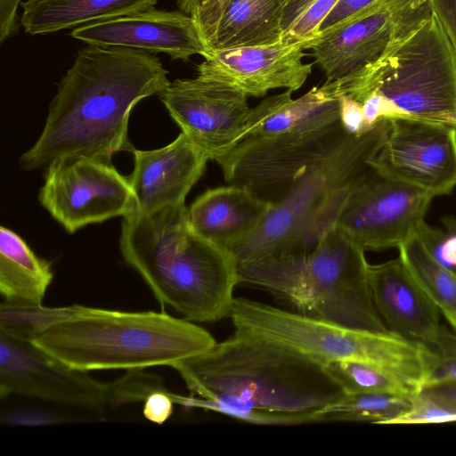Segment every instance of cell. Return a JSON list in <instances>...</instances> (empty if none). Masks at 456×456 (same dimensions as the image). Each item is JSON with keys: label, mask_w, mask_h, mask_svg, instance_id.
I'll list each match as a JSON object with an SVG mask.
<instances>
[{"label": "cell", "mask_w": 456, "mask_h": 456, "mask_svg": "<svg viewBox=\"0 0 456 456\" xmlns=\"http://www.w3.org/2000/svg\"><path fill=\"white\" fill-rule=\"evenodd\" d=\"M153 53L123 46L86 44L58 83L44 128L20 158L23 170L46 169L53 161L86 157L111 163L133 151L129 118L142 99L170 84Z\"/></svg>", "instance_id": "cell-1"}, {"label": "cell", "mask_w": 456, "mask_h": 456, "mask_svg": "<svg viewBox=\"0 0 456 456\" xmlns=\"http://www.w3.org/2000/svg\"><path fill=\"white\" fill-rule=\"evenodd\" d=\"M342 93L339 80L326 81L298 98L285 90L250 108L238 142L215 160L226 183L274 203L350 135L339 115Z\"/></svg>", "instance_id": "cell-2"}, {"label": "cell", "mask_w": 456, "mask_h": 456, "mask_svg": "<svg viewBox=\"0 0 456 456\" xmlns=\"http://www.w3.org/2000/svg\"><path fill=\"white\" fill-rule=\"evenodd\" d=\"M185 204L123 217L119 248L162 304L193 322L229 317L239 264L230 249L189 226Z\"/></svg>", "instance_id": "cell-3"}, {"label": "cell", "mask_w": 456, "mask_h": 456, "mask_svg": "<svg viewBox=\"0 0 456 456\" xmlns=\"http://www.w3.org/2000/svg\"><path fill=\"white\" fill-rule=\"evenodd\" d=\"M171 367L192 395H228L280 411H315L345 394L322 362L240 328Z\"/></svg>", "instance_id": "cell-4"}, {"label": "cell", "mask_w": 456, "mask_h": 456, "mask_svg": "<svg viewBox=\"0 0 456 456\" xmlns=\"http://www.w3.org/2000/svg\"><path fill=\"white\" fill-rule=\"evenodd\" d=\"M216 339L186 319L153 311L124 312L80 305L67 318L40 331L38 349L81 370H142L200 354Z\"/></svg>", "instance_id": "cell-5"}, {"label": "cell", "mask_w": 456, "mask_h": 456, "mask_svg": "<svg viewBox=\"0 0 456 456\" xmlns=\"http://www.w3.org/2000/svg\"><path fill=\"white\" fill-rule=\"evenodd\" d=\"M364 252L334 223L311 248L239 264L240 281L267 291L302 315L391 333L370 297Z\"/></svg>", "instance_id": "cell-6"}, {"label": "cell", "mask_w": 456, "mask_h": 456, "mask_svg": "<svg viewBox=\"0 0 456 456\" xmlns=\"http://www.w3.org/2000/svg\"><path fill=\"white\" fill-rule=\"evenodd\" d=\"M384 120L361 135H349L299 176L277 200L259 226L229 249L238 264L311 248L336 223L353 188L372 170L387 131Z\"/></svg>", "instance_id": "cell-7"}, {"label": "cell", "mask_w": 456, "mask_h": 456, "mask_svg": "<svg viewBox=\"0 0 456 456\" xmlns=\"http://www.w3.org/2000/svg\"><path fill=\"white\" fill-rule=\"evenodd\" d=\"M340 80L369 128L397 118L456 126V55L434 12L379 69Z\"/></svg>", "instance_id": "cell-8"}, {"label": "cell", "mask_w": 456, "mask_h": 456, "mask_svg": "<svg viewBox=\"0 0 456 456\" xmlns=\"http://www.w3.org/2000/svg\"><path fill=\"white\" fill-rule=\"evenodd\" d=\"M229 318L234 328L281 343L324 365L343 360L367 362L419 390L432 369L428 347L392 333L346 327L236 297Z\"/></svg>", "instance_id": "cell-9"}, {"label": "cell", "mask_w": 456, "mask_h": 456, "mask_svg": "<svg viewBox=\"0 0 456 456\" xmlns=\"http://www.w3.org/2000/svg\"><path fill=\"white\" fill-rule=\"evenodd\" d=\"M432 14L430 0H383L304 45L326 81L363 76L382 66Z\"/></svg>", "instance_id": "cell-10"}, {"label": "cell", "mask_w": 456, "mask_h": 456, "mask_svg": "<svg viewBox=\"0 0 456 456\" xmlns=\"http://www.w3.org/2000/svg\"><path fill=\"white\" fill-rule=\"evenodd\" d=\"M45 171L39 202L69 233L137 210L128 177L111 163L68 157Z\"/></svg>", "instance_id": "cell-11"}, {"label": "cell", "mask_w": 456, "mask_h": 456, "mask_svg": "<svg viewBox=\"0 0 456 456\" xmlns=\"http://www.w3.org/2000/svg\"><path fill=\"white\" fill-rule=\"evenodd\" d=\"M432 199L372 168L350 191L336 224L365 251L399 248L417 234Z\"/></svg>", "instance_id": "cell-12"}, {"label": "cell", "mask_w": 456, "mask_h": 456, "mask_svg": "<svg viewBox=\"0 0 456 456\" xmlns=\"http://www.w3.org/2000/svg\"><path fill=\"white\" fill-rule=\"evenodd\" d=\"M380 175L419 188L433 198L456 186V126L424 120L389 119L370 162Z\"/></svg>", "instance_id": "cell-13"}, {"label": "cell", "mask_w": 456, "mask_h": 456, "mask_svg": "<svg viewBox=\"0 0 456 456\" xmlns=\"http://www.w3.org/2000/svg\"><path fill=\"white\" fill-rule=\"evenodd\" d=\"M11 395L102 411L112 401V383L66 366L30 342L0 332V396Z\"/></svg>", "instance_id": "cell-14"}, {"label": "cell", "mask_w": 456, "mask_h": 456, "mask_svg": "<svg viewBox=\"0 0 456 456\" xmlns=\"http://www.w3.org/2000/svg\"><path fill=\"white\" fill-rule=\"evenodd\" d=\"M159 96L181 132L214 161L238 142L250 111L243 93L198 75L170 82Z\"/></svg>", "instance_id": "cell-15"}, {"label": "cell", "mask_w": 456, "mask_h": 456, "mask_svg": "<svg viewBox=\"0 0 456 456\" xmlns=\"http://www.w3.org/2000/svg\"><path fill=\"white\" fill-rule=\"evenodd\" d=\"M304 42L208 49L197 75L233 87L245 95L265 96L273 89L292 93L305 83L312 64L304 62Z\"/></svg>", "instance_id": "cell-16"}, {"label": "cell", "mask_w": 456, "mask_h": 456, "mask_svg": "<svg viewBox=\"0 0 456 456\" xmlns=\"http://www.w3.org/2000/svg\"><path fill=\"white\" fill-rule=\"evenodd\" d=\"M69 35L85 44L123 46L151 53H163L187 61L208 50L194 19L183 12L154 6L118 18L73 28Z\"/></svg>", "instance_id": "cell-17"}, {"label": "cell", "mask_w": 456, "mask_h": 456, "mask_svg": "<svg viewBox=\"0 0 456 456\" xmlns=\"http://www.w3.org/2000/svg\"><path fill=\"white\" fill-rule=\"evenodd\" d=\"M134 168L128 177L137 201V212L185 204V199L202 175L208 156L183 133L155 150L132 151Z\"/></svg>", "instance_id": "cell-18"}, {"label": "cell", "mask_w": 456, "mask_h": 456, "mask_svg": "<svg viewBox=\"0 0 456 456\" xmlns=\"http://www.w3.org/2000/svg\"><path fill=\"white\" fill-rule=\"evenodd\" d=\"M368 283L375 309L389 332L431 346L443 326L440 313L400 258L369 265Z\"/></svg>", "instance_id": "cell-19"}, {"label": "cell", "mask_w": 456, "mask_h": 456, "mask_svg": "<svg viewBox=\"0 0 456 456\" xmlns=\"http://www.w3.org/2000/svg\"><path fill=\"white\" fill-rule=\"evenodd\" d=\"M273 205L245 186L228 184L200 195L187 219L194 233L229 249L256 231Z\"/></svg>", "instance_id": "cell-20"}, {"label": "cell", "mask_w": 456, "mask_h": 456, "mask_svg": "<svg viewBox=\"0 0 456 456\" xmlns=\"http://www.w3.org/2000/svg\"><path fill=\"white\" fill-rule=\"evenodd\" d=\"M159 0H27L21 3L25 33L46 35L137 12Z\"/></svg>", "instance_id": "cell-21"}, {"label": "cell", "mask_w": 456, "mask_h": 456, "mask_svg": "<svg viewBox=\"0 0 456 456\" xmlns=\"http://www.w3.org/2000/svg\"><path fill=\"white\" fill-rule=\"evenodd\" d=\"M53 279L51 263L39 257L14 231L0 228V292L4 301L42 305Z\"/></svg>", "instance_id": "cell-22"}, {"label": "cell", "mask_w": 456, "mask_h": 456, "mask_svg": "<svg viewBox=\"0 0 456 456\" xmlns=\"http://www.w3.org/2000/svg\"><path fill=\"white\" fill-rule=\"evenodd\" d=\"M288 0H232L208 49L269 45L281 41V20Z\"/></svg>", "instance_id": "cell-23"}, {"label": "cell", "mask_w": 456, "mask_h": 456, "mask_svg": "<svg viewBox=\"0 0 456 456\" xmlns=\"http://www.w3.org/2000/svg\"><path fill=\"white\" fill-rule=\"evenodd\" d=\"M398 248L421 289L456 330V273L438 262L417 234Z\"/></svg>", "instance_id": "cell-24"}, {"label": "cell", "mask_w": 456, "mask_h": 456, "mask_svg": "<svg viewBox=\"0 0 456 456\" xmlns=\"http://www.w3.org/2000/svg\"><path fill=\"white\" fill-rule=\"evenodd\" d=\"M413 397L386 394H344L315 411L318 422H370L393 425L411 406Z\"/></svg>", "instance_id": "cell-25"}, {"label": "cell", "mask_w": 456, "mask_h": 456, "mask_svg": "<svg viewBox=\"0 0 456 456\" xmlns=\"http://www.w3.org/2000/svg\"><path fill=\"white\" fill-rule=\"evenodd\" d=\"M328 372L346 394H386L414 397L419 390L372 363L359 360L328 362Z\"/></svg>", "instance_id": "cell-26"}, {"label": "cell", "mask_w": 456, "mask_h": 456, "mask_svg": "<svg viewBox=\"0 0 456 456\" xmlns=\"http://www.w3.org/2000/svg\"><path fill=\"white\" fill-rule=\"evenodd\" d=\"M175 403L215 411L240 421L261 426H297L317 422L315 411L287 412L260 407L228 395L188 397L176 395Z\"/></svg>", "instance_id": "cell-27"}, {"label": "cell", "mask_w": 456, "mask_h": 456, "mask_svg": "<svg viewBox=\"0 0 456 456\" xmlns=\"http://www.w3.org/2000/svg\"><path fill=\"white\" fill-rule=\"evenodd\" d=\"M79 306L74 305L46 307L42 305L3 301L0 307V332L10 338L31 343L45 328L75 314Z\"/></svg>", "instance_id": "cell-28"}, {"label": "cell", "mask_w": 456, "mask_h": 456, "mask_svg": "<svg viewBox=\"0 0 456 456\" xmlns=\"http://www.w3.org/2000/svg\"><path fill=\"white\" fill-rule=\"evenodd\" d=\"M417 236L438 262L456 273V221L449 220L445 229L424 222Z\"/></svg>", "instance_id": "cell-29"}, {"label": "cell", "mask_w": 456, "mask_h": 456, "mask_svg": "<svg viewBox=\"0 0 456 456\" xmlns=\"http://www.w3.org/2000/svg\"><path fill=\"white\" fill-rule=\"evenodd\" d=\"M131 370L126 376L112 383V403L144 401L154 391L165 390L157 377Z\"/></svg>", "instance_id": "cell-30"}, {"label": "cell", "mask_w": 456, "mask_h": 456, "mask_svg": "<svg viewBox=\"0 0 456 456\" xmlns=\"http://www.w3.org/2000/svg\"><path fill=\"white\" fill-rule=\"evenodd\" d=\"M338 0H315L282 35L281 41L304 42L316 37L317 29Z\"/></svg>", "instance_id": "cell-31"}, {"label": "cell", "mask_w": 456, "mask_h": 456, "mask_svg": "<svg viewBox=\"0 0 456 456\" xmlns=\"http://www.w3.org/2000/svg\"><path fill=\"white\" fill-rule=\"evenodd\" d=\"M381 1L383 0H338L319 26L316 36L325 34L360 16Z\"/></svg>", "instance_id": "cell-32"}, {"label": "cell", "mask_w": 456, "mask_h": 456, "mask_svg": "<svg viewBox=\"0 0 456 456\" xmlns=\"http://www.w3.org/2000/svg\"><path fill=\"white\" fill-rule=\"evenodd\" d=\"M231 1L208 0L200 12L192 17L207 48L223 13Z\"/></svg>", "instance_id": "cell-33"}, {"label": "cell", "mask_w": 456, "mask_h": 456, "mask_svg": "<svg viewBox=\"0 0 456 456\" xmlns=\"http://www.w3.org/2000/svg\"><path fill=\"white\" fill-rule=\"evenodd\" d=\"M339 115L348 134L357 136L370 130L366 125L362 105L344 93L339 97Z\"/></svg>", "instance_id": "cell-34"}, {"label": "cell", "mask_w": 456, "mask_h": 456, "mask_svg": "<svg viewBox=\"0 0 456 456\" xmlns=\"http://www.w3.org/2000/svg\"><path fill=\"white\" fill-rule=\"evenodd\" d=\"M175 395L166 390H157L144 400L142 413L144 417L157 424L166 422L173 413Z\"/></svg>", "instance_id": "cell-35"}, {"label": "cell", "mask_w": 456, "mask_h": 456, "mask_svg": "<svg viewBox=\"0 0 456 456\" xmlns=\"http://www.w3.org/2000/svg\"><path fill=\"white\" fill-rule=\"evenodd\" d=\"M433 12L456 55V0H430Z\"/></svg>", "instance_id": "cell-36"}, {"label": "cell", "mask_w": 456, "mask_h": 456, "mask_svg": "<svg viewBox=\"0 0 456 456\" xmlns=\"http://www.w3.org/2000/svg\"><path fill=\"white\" fill-rule=\"evenodd\" d=\"M21 0H0V43L15 35L20 25L18 22L17 10Z\"/></svg>", "instance_id": "cell-37"}, {"label": "cell", "mask_w": 456, "mask_h": 456, "mask_svg": "<svg viewBox=\"0 0 456 456\" xmlns=\"http://www.w3.org/2000/svg\"><path fill=\"white\" fill-rule=\"evenodd\" d=\"M315 0H288L282 14L283 34L299 19Z\"/></svg>", "instance_id": "cell-38"}, {"label": "cell", "mask_w": 456, "mask_h": 456, "mask_svg": "<svg viewBox=\"0 0 456 456\" xmlns=\"http://www.w3.org/2000/svg\"><path fill=\"white\" fill-rule=\"evenodd\" d=\"M208 0H176L179 10L193 17Z\"/></svg>", "instance_id": "cell-39"}, {"label": "cell", "mask_w": 456, "mask_h": 456, "mask_svg": "<svg viewBox=\"0 0 456 456\" xmlns=\"http://www.w3.org/2000/svg\"></svg>", "instance_id": "cell-40"}]
</instances>
